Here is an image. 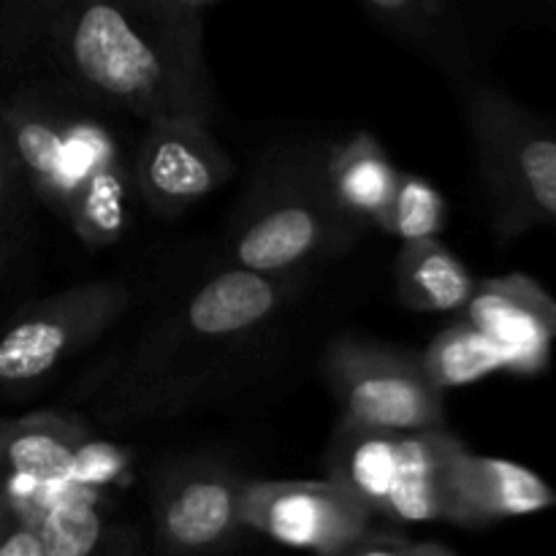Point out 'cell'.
I'll return each mask as SVG.
<instances>
[{
  "label": "cell",
  "mask_w": 556,
  "mask_h": 556,
  "mask_svg": "<svg viewBox=\"0 0 556 556\" xmlns=\"http://www.w3.org/2000/svg\"><path fill=\"white\" fill-rule=\"evenodd\" d=\"M47 58L68 96L141 123L215 114L204 22L166 0H65Z\"/></svg>",
  "instance_id": "cell-1"
},
{
  "label": "cell",
  "mask_w": 556,
  "mask_h": 556,
  "mask_svg": "<svg viewBox=\"0 0 556 556\" xmlns=\"http://www.w3.org/2000/svg\"><path fill=\"white\" fill-rule=\"evenodd\" d=\"M293 275L226 266L201 282L150 337L136 345L98 407L114 418L172 416L195 391L215 383L220 369L255 353L296 293Z\"/></svg>",
  "instance_id": "cell-2"
},
{
  "label": "cell",
  "mask_w": 556,
  "mask_h": 556,
  "mask_svg": "<svg viewBox=\"0 0 556 556\" xmlns=\"http://www.w3.org/2000/svg\"><path fill=\"white\" fill-rule=\"evenodd\" d=\"M367 228L353 223L329 188L326 152L280 147L261 161L231 233L228 266L293 275L313 261L351 253Z\"/></svg>",
  "instance_id": "cell-3"
},
{
  "label": "cell",
  "mask_w": 556,
  "mask_h": 556,
  "mask_svg": "<svg viewBox=\"0 0 556 556\" xmlns=\"http://www.w3.org/2000/svg\"><path fill=\"white\" fill-rule=\"evenodd\" d=\"M478 177L503 239L556 226V130L489 85L462 96Z\"/></svg>",
  "instance_id": "cell-4"
},
{
  "label": "cell",
  "mask_w": 556,
  "mask_h": 556,
  "mask_svg": "<svg viewBox=\"0 0 556 556\" xmlns=\"http://www.w3.org/2000/svg\"><path fill=\"white\" fill-rule=\"evenodd\" d=\"M320 372L348 421L389 432L448 427L445 391L429 380L418 353L358 337H337L324 351Z\"/></svg>",
  "instance_id": "cell-5"
},
{
  "label": "cell",
  "mask_w": 556,
  "mask_h": 556,
  "mask_svg": "<svg viewBox=\"0 0 556 556\" xmlns=\"http://www.w3.org/2000/svg\"><path fill=\"white\" fill-rule=\"evenodd\" d=\"M130 307L119 280H90L27 304L0 331V391L41 386L68 358L101 340Z\"/></svg>",
  "instance_id": "cell-6"
},
{
  "label": "cell",
  "mask_w": 556,
  "mask_h": 556,
  "mask_svg": "<svg viewBox=\"0 0 556 556\" xmlns=\"http://www.w3.org/2000/svg\"><path fill=\"white\" fill-rule=\"evenodd\" d=\"M244 478L210 456H185L163 467L152 492L155 548L161 554H215L250 532L239 516Z\"/></svg>",
  "instance_id": "cell-7"
},
{
  "label": "cell",
  "mask_w": 556,
  "mask_h": 556,
  "mask_svg": "<svg viewBox=\"0 0 556 556\" xmlns=\"http://www.w3.org/2000/svg\"><path fill=\"white\" fill-rule=\"evenodd\" d=\"M239 516L250 532L288 548L348 556L372 516L337 483L244 481Z\"/></svg>",
  "instance_id": "cell-8"
},
{
  "label": "cell",
  "mask_w": 556,
  "mask_h": 556,
  "mask_svg": "<svg viewBox=\"0 0 556 556\" xmlns=\"http://www.w3.org/2000/svg\"><path fill=\"white\" fill-rule=\"evenodd\" d=\"M233 161L199 119H157L136 150L134 185L155 215L174 220L231 179Z\"/></svg>",
  "instance_id": "cell-9"
},
{
  "label": "cell",
  "mask_w": 556,
  "mask_h": 556,
  "mask_svg": "<svg viewBox=\"0 0 556 556\" xmlns=\"http://www.w3.org/2000/svg\"><path fill=\"white\" fill-rule=\"evenodd\" d=\"M76 112L52 90L22 85L0 98V125L30 193L65 217L71 201L68 139Z\"/></svg>",
  "instance_id": "cell-10"
},
{
  "label": "cell",
  "mask_w": 556,
  "mask_h": 556,
  "mask_svg": "<svg viewBox=\"0 0 556 556\" xmlns=\"http://www.w3.org/2000/svg\"><path fill=\"white\" fill-rule=\"evenodd\" d=\"M462 318L503 348L508 372L541 375L552 364L556 299L530 275L514 271L478 282Z\"/></svg>",
  "instance_id": "cell-11"
},
{
  "label": "cell",
  "mask_w": 556,
  "mask_h": 556,
  "mask_svg": "<svg viewBox=\"0 0 556 556\" xmlns=\"http://www.w3.org/2000/svg\"><path fill=\"white\" fill-rule=\"evenodd\" d=\"M465 448L448 427L402 432L386 519L400 525H456V467Z\"/></svg>",
  "instance_id": "cell-12"
},
{
  "label": "cell",
  "mask_w": 556,
  "mask_h": 556,
  "mask_svg": "<svg viewBox=\"0 0 556 556\" xmlns=\"http://www.w3.org/2000/svg\"><path fill=\"white\" fill-rule=\"evenodd\" d=\"M556 508V489L519 462L478 456L470 448L456 467V525L483 530L505 519Z\"/></svg>",
  "instance_id": "cell-13"
},
{
  "label": "cell",
  "mask_w": 556,
  "mask_h": 556,
  "mask_svg": "<svg viewBox=\"0 0 556 556\" xmlns=\"http://www.w3.org/2000/svg\"><path fill=\"white\" fill-rule=\"evenodd\" d=\"M400 434L340 418L326 448L329 481L356 500L369 516H383L394 486Z\"/></svg>",
  "instance_id": "cell-14"
},
{
  "label": "cell",
  "mask_w": 556,
  "mask_h": 556,
  "mask_svg": "<svg viewBox=\"0 0 556 556\" xmlns=\"http://www.w3.org/2000/svg\"><path fill=\"white\" fill-rule=\"evenodd\" d=\"M326 177L340 210L367 231L378 226L400 182L383 144L367 130L326 150Z\"/></svg>",
  "instance_id": "cell-15"
},
{
  "label": "cell",
  "mask_w": 556,
  "mask_h": 556,
  "mask_svg": "<svg viewBox=\"0 0 556 556\" xmlns=\"http://www.w3.org/2000/svg\"><path fill=\"white\" fill-rule=\"evenodd\" d=\"M90 438L81 418L58 410L27 413L3 427V472L38 481H68L79 445Z\"/></svg>",
  "instance_id": "cell-16"
},
{
  "label": "cell",
  "mask_w": 556,
  "mask_h": 556,
  "mask_svg": "<svg viewBox=\"0 0 556 556\" xmlns=\"http://www.w3.org/2000/svg\"><path fill=\"white\" fill-rule=\"evenodd\" d=\"M103 494L71 483L68 492L36 521L47 556L136 554L141 548L136 530L114 525L101 510Z\"/></svg>",
  "instance_id": "cell-17"
},
{
  "label": "cell",
  "mask_w": 556,
  "mask_h": 556,
  "mask_svg": "<svg viewBox=\"0 0 556 556\" xmlns=\"http://www.w3.org/2000/svg\"><path fill=\"white\" fill-rule=\"evenodd\" d=\"M478 280L438 242V237L402 242L396 255V293L416 313H462Z\"/></svg>",
  "instance_id": "cell-18"
},
{
  "label": "cell",
  "mask_w": 556,
  "mask_h": 556,
  "mask_svg": "<svg viewBox=\"0 0 556 556\" xmlns=\"http://www.w3.org/2000/svg\"><path fill=\"white\" fill-rule=\"evenodd\" d=\"M418 362L440 391L472 386L494 372H508V358L503 348L467 318L440 331L418 353Z\"/></svg>",
  "instance_id": "cell-19"
},
{
  "label": "cell",
  "mask_w": 556,
  "mask_h": 556,
  "mask_svg": "<svg viewBox=\"0 0 556 556\" xmlns=\"http://www.w3.org/2000/svg\"><path fill=\"white\" fill-rule=\"evenodd\" d=\"M362 3L391 33L421 49L440 68L454 74L465 63V49L448 0H362Z\"/></svg>",
  "instance_id": "cell-20"
},
{
  "label": "cell",
  "mask_w": 556,
  "mask_h": 556,
  "mask_svg": "<svg viewBox=\"0 0 556 556\" xmlns=\"http://www.w3.org/2000/svg\"><path fill=\"white\" fill-rule=\"evenodd\" d=\"M128 174L114 161L76 188L63 220L87 248H106L128 228Z\"/></svg>",
  "instance_id": "cell-21"
},
{
  "label": "cell",
  "mask_w": 556,
  "mask_h": 556,
  "mask_svg": "<svg viewBox=\"0 0 556 556\" xmlns=\"http://www.w3.org/2000/svg\"><path fill=\"white\" fill-rule=\"evenodd\" d=\"M65 0H0V79L47 58Z\"/></svg>",
  "instance_id": "cell-22"
},
{
  "label": "cell",
  "mask_w": 556,
  "mask_h": 556,
  "mask_svg": "<svg viewBox=\"0 0 556 556\" xmlns=\"http://www.w3.org/2000/svg\"><path fill=\"white\" fill-rule=\"evenodd\" d=\"M445 226V199L429 179L416 174H400L394 195L378 220V231L391 233L402 242L438 237Z\"/></svg>",
  "instance_id": "cell-23"
},
{
  "label": "cell",
  "mask_w": 556,
  "mask_h": 556,
  "mask_svg": "<svg viewBox=\"0 0 556 556\" xmlns=\"http://www.w3.org/2000/svg\"><path fill=\"white\" fill-rule=\"evenodd\" d=\"M27 182L22 177V168L11 152L5 130L0 125V282L5 269L14 258L16 242H20L22 223H25V193Z\"/></svg>",
  "instance_id": "cell-24"
},
{
  "label": "cell",
  "mask_w": 556,
  "mask_h": 556,
  "mask_svg": "<svg viewBox=\"0 0 556 556\" xmlns=\"http://www.w3.org/2000/svg\"><path fill=\"white\" fill-rule=\"evenodd\" d=\"M130 472V454L117 443H109V440H96L90 438L79 445L74 456V465H71L68 481L76 483L81 489H90V492L103 494V489L114 486V483L125 481V476Z\"/></svg>",
  "instance_id": "cell-25"
},
{
  "label": "cell",
  "mask_w": 556,
  "mask_h": 556,
  "mask_svg": "<svg viewBox=\"0 0 556 556\" xmlns=\"http://www.w3.org/2000/svg\"><path fill=\"white\" fill-rule=\"evenodd\" d=\"M456 552L440 541H418L407 538L402 532L391 530H367L362 532L356 543L351 546L348 556H454Z\"/></svg>",
  "instance_id": "cell-26"
},
{
  "label": "cell",
  "mask_w": 556,
  "mask_h": 556,
  "mask_svg": "<svg viewBox=\"0 0 556 556\" xmlns=\"http://www.w3.org/2000/svg\"><path fill=\"white\" fill-rule=\"evenodd\" d=\"M0 556H47L38 527L14 519V525L0 538Z\"/></svg>",
  "instance_id": "cell-27"
},
{
  "label": "cell",
  "mask_w": 556,
  "mask_h": 556,
  "mask_svg": "<svg viewBox=\"0 0 556 556\" xmlns=\"http://www.w3.org/2000/svg\"><path fill=\"white\" fill-rule=\"evenodd\" d=\"M166 3L177 5V9H182V11H195V14H201L206 5L217 3V0H166Z\"/></svg>",
  "instance_id": "cell-28"
},
{
  "label": "cell",
  "mask_w": 556,
  "mask_h": 556,
  "mask_svg": "<svg viewBox=\"0 0 556 556\" xmlns=\"http://www.w3.org/2000/svg\"><path fill=\"white\" fill-rule=\"evenodd\" d=\"M11 525H14V514H11L9 503H5V494H3V489H0V538L5 535V530H9Z\"/></svg>",
  "instance_id": "cell-29"
},
{
  "label": "cell",
  "mask_w": 556,
  "mask_h": 556,
  "mask_svg": "<svg viewBox=\"0 0 556 556\" xmlns=\"http://www.w3.org/2000/svg\"><path fill=\"white\" fill-rule=\"evenodd\" d=\"M3 427L5 418H0V472H3Z\"/></svg>",
  "instance_id": "cell-30"
}]
</instances>
